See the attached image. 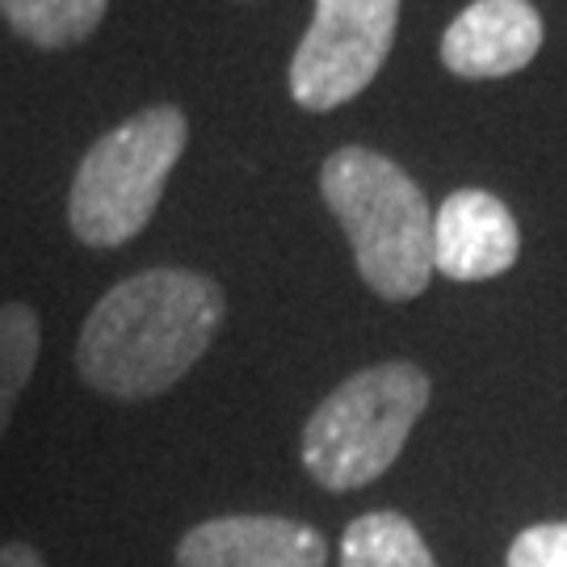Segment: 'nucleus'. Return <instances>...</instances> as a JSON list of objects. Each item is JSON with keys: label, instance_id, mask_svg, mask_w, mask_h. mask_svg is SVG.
<instances>
[{"label": "nucleus", "instance_id": "obj_8", "mask_svg": "<svg viewBox=\"0 0 567 567\" xmlns=\"http://www.w3.org/2000/svg\"><path fill=\"white\" fill-rule=\"evenodd\" d=\"M543 51V18L529 0H475L442 34V63L463 81H496Z\"/></svg>", "mask_w": 567, "mask_h": 567}, {"label": "nucleus", "instance_id": "obj_11", "mask_svg": "<svg viewBox=\"0 0 567 567\" xmlns=\"http://www.w3.org/2000/svg\"><path fill=\"white\" fill-rule=\"evenodd\" d=\"M42 349L39 311L30 303H0V442L9 433L13 408L30 383Z\"/></svg>", "mask_w": 567, "mask_h": 567}, {"label": "nucleus", "instance_id": "obj_10", "mask_svg": "<svg viewBox=\"0 0 567 567\" xmlns=\"http://www.w3.org/2000/svg\"><path fill=\"white\" fill-rule=\"evenodd\" d=\"M110 0H0V13L13 34L42 51H63L84 42L102 25Z\"/></svg>", "mask_w": 567, "mask_h": 567}, {"label": "nucleus", "instance_id": "obj_6", "mask_svg": "<svg viewBox=\"0 0 567 567\" xmlns=\"http://www.w3.org/2000/svg\"><path fill=\"white\" fill-rule=\"evenodd\" d=\"M177 567H328V543L295 517L231 513L185 529Z\"/></svg>", "mask_w": 567, "mask_h": 567}, {"label": "nucleus", "instance_id": "obj_3", "mask_svg": "<svg viewBox=\"0 0 567 567\" xmlns=\"http://www.w3.org/2000/svg\"><path fill=\"white\" fill-rule=\"evenodd\" d=\"M433 383L416 362H379L332 386L307 416L299 454L324 492H358L386 475L425 416Z\"/></svg>", "mask_w": 567, "mask_h": 567}, {"label": "nucleus", "instance_id": "obj_2", "mask_svg": "<svg viewBox=\"0 0 567 567\" xmlns=\"http://www.w3.org/2000/svg\"><path fill=\"white\" fill-rule=\"evenodd\" d=\"M320 194L353 248L362 282L408 303L433 278V215L421 185L400 164L370 147H337L320 168Z\"/></svg>", "mask_w": 567, "mask_h": 567}, {"label": "nucleus", "instance_id": "obj_4", "mask_svg": "<svg viewBox=\"0 0 567 567\" xmlns=\"http://www.w3.org/2000/svg\"><path fill=\"white\" fill-rule=\"evenodd\" d=\"M189 143L177 105L140 110L84 152L68 194V227L89 248H118L152 224L168 173Z\"/></svg>", "mask_w": 567, "mask_h": 567}, {"label": "nucleus", "instance_id": "obj_7", "mask_svg": "<svg viewBox=\"0 0 567 567\" xmlns=\"http://www.w3.org/2000/svg\"><path fill=\"white\" fill-rule=\"evenodd\" d=\"M522 257V227L496 194L454 189L433 215V274L450 282H487Z\"/></svg>", "mask_w": 567, "mask_h": 567}, {"label": "nucleus", "instance_id": "obj_9", "mask_svg": "<svg viewBox=\"0 0 567 567\" xmlns=\"http://www.w3.org/2000/svg\"><path fill=\"white\" fill-rule=\"evenodd\" d=\"M341 567H437L425 534L395 508L353 517L341 534Z\"/></svg>", "mask_w": 567, "mask_h": 567}, {"label": "nucleus", "instance_id": "obj_5", "mask_svg": "<svg viewBox=\"0 0 567 567\" xmlns=\"http://www.w3.org/2000/svg\"><path fill=\"white\" fill-rule=\"evenodd\" d=\"M400 0H316V18L290 60V97L324 114L353 102L383 72Z\"/></svg>", "mask_w": 567, "mask_h": 567}, {"label": "nucleus", "instance_id": "obj_12", "mask_svg": "<svg viewBox=\"0 0 567 567\" xmlns=\"http://www.w3.org/2000/svg\"><path fill=\"white\" fill-rule=\"evenodd\" d=\"M505 567H567V522H538L508 543Z\"/></svg>", "mask_w": 567, "mask_h": 567}, {"label": "nucleus", "instance_id": "obj_1", "mask_svg": "<svg viewBox=\"0 0 567 567\" xmlns=\"http://www.w3.org/2000/svg\"><path fill=\"white\" fill-rule=\"evenodd\" d=\"M227 299L194 269H143L105 290L76 341V370L110 400H152L177 386L219 337Z\"/></svg>", "mask_w": 567, "mask_h": 567}, {"label": "nucleus", "instance_id": "obj_13", "mask_svg": "<svg viewBox=\"0 0 567 567\" xmlns=\"http://www.w3.org/2000/svg\"><path fill=\"white\" fill-rule=\"evenodd\" d=\"M0 567H47V559L30 543H0Z\"/></svg>", "mask_w": 567, "mask_h": 567}]
</instances>
